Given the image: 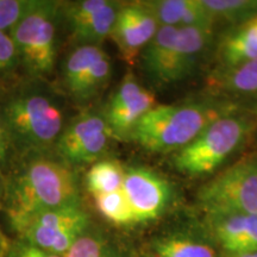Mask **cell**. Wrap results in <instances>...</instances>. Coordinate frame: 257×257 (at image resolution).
<instances>
[{
    "instance_id": "6",
    "label": "cell",
    "mask_w": 257,
    "mask_h": 257,
    "mask_svg": "<svg viewBox=\"0 0 257 257\" xmlns=\"http://www.w3.org/2000/svg\"><path fill=\"white\" fill-rule=\"evenodd\" d=\"M197 197L208 216H257V156H246L221 170L201 186Z\"/></svg>"
},
{
    "instance_id": "16",
    "label": "cell",
    "mask_w": 257,
    "mask_h": 257,
    "mask_svg": "<svg viewBox=\"0 0 257 257\" xmlns=\"http://www.w3.org/2000/svg\"><path fill=\"white\" fill-rule=\"evenodd\" d=\"M213 28H178L175 46L176 81L188 78L197 68L201 54L210 43Z\"/></svg>"
},
{
    "instance_id": "4",
    "label": "cell",
    "mask_w": 257,
    "mask_h": 257,
    "mask_svg": "<svg viewBox=\"0 0 257 257\" xmlns=\"http://www.w3.org/2000/svg\"><path fill=\"white\" fill-rule=\"evenodd\" d=\"M256 123L257 117L250 114L233 112L224 115L174 153L173 165L189 178L212 174L245 142Z\"/></svg>"
},
{
    "instance_id": "13",
    "label": "cell",
    "mask_w": 257,
    "mask_h": 257,
    "mask_svg": "<svg viewBox=\"0 0 257 257\" xmlns=\"http://www.w3.org/2000/svg\"><path fill=\"white\" fill-rule=\"evenodd\" d=\"M176 37L178 28L160 27L153 40L141 53L144 72L150 79L161 85L176 82Z\"/></svg>"
},
{
    "instance_id": "28",
    "label": "cell",
    "mask_w": 257,
    "mask_h": 257,
    "mask_svg": "<svg viewBox=\"0 0 257 257\" xmlns=\"http://www.w3.org/2000/svg\"><path fill=\"white\" fill-rule=\"evenodd\" d=\"M10 148H11V142H10L8 131H6L4 124V119H3L2 110H0V166L4 165Z\"/></svg>"
},
{
    "instance_id": "2",
    "label": "cell",
    "mask_w": 257,
    "mask_h": 257,
    "mask_svg": "<svg viewBox=\"0 0 257 257\" xmlns=\"http://www.w3.org/2000/svg\"><path fill=\"white\" fill-rule=\"evenodd\" d=\"M236 108L230 102L212 100L155 105L138 121L130 138L148 152L176 153Z\"/></svg>"
},
{
    "instance_id": "27",
    "label": "cell",
    "mask_w": 257,
    "mask_h": 257,
    "mask_svg": "<svg viewBox=\"0 0 257 257\" xmlns=\"http://www.w3.org/2000/svg\"><path fill=\"white\" fill-rule=\"evenodd\" d=\"M6 257H62L55 253H51L48 251H44L37 246L31 245V244L25 243L24 240L19 243L18 245H15L10 251L8 252Z\"/></svg>"
},
{
    "instance_id": "5",
    "label": "cell",
    "mask_w": 257,
    "mask_h": 257,
    "mask_svg": "<svg viewBox=\"0 0 257 257\" xmlns=\"http://www.w3.org/2000/svg\"><path fill=\"white\" fill-rule=\"evenodd\" d=\"M60 4L37 0L36 5L9 34L14 41L19 64L32 79L46 78L55 67Z\"/></svg>"
},
{
    "instance_id": "30",
    "label": "cell",
    "mask_w": 257,
    "mask_h": 257,
    "mask_svg": "<svg viewBox=\"0 0 257 257\" xmlns=\"http://www.w3.org/2000/svg\"><path fill=\"white\" fill-rule=\"evenodd\" d=\"M232 257H257V252H251V253H243V255H233Z\"/></svg>"
},
{
    "instance_id": "12",
    "label": "cell",
    "mask_w": 257,
    "mask_h": 257,
    "mask_svg": "<svg viewBox=\"0 0 257 257\" xmlns=\"http://www.w3.org/2000/svg\"><path fill=\"white\" fill-rule=\"evenodd\" d=\"M123 191L134 212L136 223L156 219L170 199L168 182L153 170L138 167L125 170Z\"/></svg>"
},
{
    "instance_id": "25",
    "label": "cell",
    "mask_w": 257,
    "mask_h": 257,
    "mask_svg": "<svg viewBox=\"0 0 257 257\" xmlns=\"http://www.w3.org/2000/svg\"><path fill=\"white\" fill-rule=\"evenodd\" d=\"M66 257H112L107 245L98 237L85 233L73 245Z\"/></svg>"
},
{
    "instance_id": "7",
    "label": "cell",
    "mask_w": 257,
    "mask_h": 257,
    "mask_svg": "<svg viewBox=\"0 0 257 257\" xmlns=\"http://www.w3.org/2000/svg\"><path fill=\"white\" fill-rule=\"evenodd\" d=\"M10 217L25 243L62 257L86 233L89 224L88 214L80 205Z\"/></svg>"
},
{
    "instance_id": "11",
    "label": "cell",
    "mask_w": 257,
    "mask_h": 257,
    "mask_svg": "<svg viewBox=\"0 0 257 257\" xmlns=\"http://www.w3.org/2000/svg\"><path fill=\"white\" fill-rule=\"evenodd\" d=\"M155 105V95L128 74L112 95L104 118L113 136L130 138L138 121Z\"/></svg>"
},
{
    "instance_id": "22",
    "label": "cell",
    "mask_w": 257,
    "mask_h": 257,
    "mask_svg": "<svg viewBox=\"0 0 257 257\" xmlns=\"http://www.w3.org/2000/svg\"><path fill=\"white\" fill-rule=\"evenodd\" d=\"M98 210L112 223L117 225L136 224L134 212L131 210L123 188L94 197Z\"/></svg>"
},
{
    "instance_id": "19",
    "label": "cell",
    "mask_w": 257,
    "mask_h": 257,
    "mask_svg": "<svg viewBox=\"0 0 257 257\" xmlns=\"http://www.w3.org/2000/svg\"><path fill=\"white\" fill-rule=\"evenodd\" d=\"M216 83L220 89L232 94L257 96V59L223 70L216 78Z\"/></svg>"
},
{
    "instance_id": "29",
    "label": "cell",
    "mask_w": 257,
    "mask_h": 257,
    "mask_svg": "<svg viewBox=\"0 0 257 257\" xmlns=\"http://www.w3.org/2000/svg\"><path fill=\"white\" fill-rule=\"evenodd\" d=\"M6 249H8V244H6V239L4 233H3L2 227H0V257L4 255Z\"/></svg>"
},
{
    "instance_id": "23",
    "label": "cell",
    "mask_w": 257,
    "mask_h": 257,
    "mask_svg": "<svg viewBox=\"0 0 257 257\" xmlns=\"http://www.w3.org/2000/svg\"><path fill=\"white\" fill-rule=\"evenodd\" d=\"M191 0H153L144 2L149 8L159 27L179 28Z\"/></svg>"
},
{
    "instance_id": "20",
    "label": "cell",
    "mask_w": 257,
    "mask_h": 257,
    "mask_svg": "<svg viewBox=\"0 0 257 257\" xmlns=\"http://www.w3.org/2000/svg\"><path fill=\"white\" fill-rule=\"evenodd\" d=\"M157 257H216V252L208 244L189 237L167 236L154 243Z\"/></svg>"
},
{
    "instance_id": "26",
    "label": "cell",
    "mask_w": 257,
    "mask_h": 257,
    "mask_svg": "<svg viewBox=\"0 0 257 257\" xmlns=\"http://www.w3.org/2000/svg\"><path fill=\"white\" fill-rule=\"evenodd\" d=\"M19 66L14 41L8 32L0 31V79L8 78Z\"/></svg>"
},
{
    "instance_id": "18",
    "label": "cell",
    "mask_w": 257,
    "mask_h": 257,
    "mask_svg": "<svg viewBox=\"0 0 257 257\" xmlns=\"http://www.w3.org/2000/svg\"><path fill=\"white\" fill-rule=\"evenodd\" d=\"M125 170L113 160L99 161L89 168L86 175V186L93 197L106 194L123 187Z\"/></svg>"
},
{
    "instance_id": "3",
    "label": "cell",
    "mask_w": 257,
    "mask_h": 257,
    "mask_svg": "<svg viewBox=\"0 0 257 257\" xmlns=\"http://www.w3.org/2000/svg\"><path fill=\"white\" fill-rule=\"evenodd\" d=\"M10 216L80 205L79 186L69 165L37 156L14 176L9 185Z\"/></svg>"
},
{
    "instance_id": "10",
    "label": "cell",
    "mask_w": 257,
    "mask_h": 257,
    "mask_svg": "<svg viewBox=\"0 0 257 257\" xmlns=\"http://www.w3.org/2000/svg\"><path fill=\"white\" fill-rule=\"evenodd\" d=\"M159 28L156 18L144 2L121 4L110 37L125 62L135 64Z\"/></svg>"
},
{
    "instance_id": "8",
    "label": "cell",
    "mask_w": 257,
    "mask_h": 257,
    "mask_svg": "<svg viewBox=\"0 0 257 257\" xmlns=\"http://www.w3.org/2000/svg\"><path fill=\"white\" fill-rule=\"evenodd\" d=\"M112 137L104 115L81 113L66 124L55 149L67 165L91 163L105 153Z\"/></svg>"
},
{
    "instance_id": "1",
    "label": "cell",
    "mask_w": 257,
    "mask_h": 257,
    "mask_svg": "<svg viewBox=\"0 0 257 257\" xmlns=\"http://www.w3.org/2000/svg\"><path fill=\"white\" fill-rule=\"evenodd\" d=\"M37 80L14 89L0 102V110L11 147L41 155L55 147L66 114L56 92Z\"/></svg>"
},
{
    "instance_id": "14",
    "label": "cell",
    "mask_w": 257,
    "mask_h": 257,
    "mask_svg": "<svg viewBox=\"0 0 257 257\" xmlns=\"http://www.w3.org/2000/svg\"><path fill=\"white\" fill-rule=\"evenodd\" d=\"M218 242L232 255L257 252V216L225 214L210 216Z\"/></svg>"
},
{
    "instance_id": "15",
    "label": "cell",
    "mask_w": 257,
    "mask_h": 257,
    "mask_svg": "<svg viewBox=\"0 0 257 257\" xmlns=\"http://www.w3.org/2000/svg\"><path fill=\"white\" fill-rule=\"evenodd\" d=\"M221 69L229 70L257 59V18L227 32L218 46Z\"/></svg>"
},
{
    "instance_id": "24",
    "label": "cell",
    "mask_w": 257,
    "mask_h": 257,
    "mask_svg": "<svg viewBox=\"0 0 257 257\" xmlns=\"http://www.w3.org/2000/svg\"><path fill=\"white\" fill-rule=\"evenodd\" d=\"M37 0H0V31L10 34Z\"/></svg>"
},
{
    "instance_id": "9",
    "label": "cell",
    "mask_w": 257,
    "mask_h": 257,
    "mask_svg": "<svg viewBox=\"0 0 257 257\" xmlns=\"http://www.w3.org/2000/svg\"><path fill=\"white\" fill-rule=\"evenodd\" d=\"M111 73V60L100 46H79L64 61L62 78L74 99L87 100L105 87Z\"/></svg>"
},
{
    "instance_id": "21",
    "label": "cell",
    "mask_w": 257,
    "mask_h": 257,
    "mask_svg": "<svg viewBox=\"0 0 257 257\" xmlns=\"http://www.w3.org/2000/svg\"><path fill=\"white\" fill-rule=\"evenodd\" d=\"M213 18L231 24H243L257 18V0H202Z\"/></svg>"
},
{
    "instance_id": "17",
    "label": "cell",
    "mask_w": 257,
    "mask_h": 257,
    "mask_svg": "<svg viewBox=\"0 0 257 257\" xmlns=\"http://www.w3.org/2000/svg\"><path fill=\"white\" fill-rule=\"evenodd\" d=\"M120 6V3L106 0L105 5L94 14L69 25L74 40L79 42L80 46H100L101 42L111 36Z\"/></svg>"
}]
</instances>
